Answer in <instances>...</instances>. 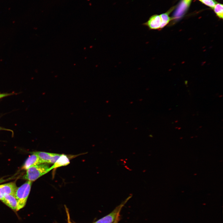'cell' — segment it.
Wrapping results in <instances>:
<instances>
[{
    "label": "cell",
    "mask_w": 223,
    "mask_h": 223,
    "mask_svg": "<svg viewBox=\"0 0 223 223\" xmlns=\"http://www.w3.org/2000/svg\"><path fill=\"white\" fill-rule=\"evenodd\" d=\"M205 5L213 9L215 5L217 3L215 0H199Z\"/></svg>",
    "instance_id": "4fadbf2b"
},
{
    "label": "cell",
    "mask_w": 223,
    "mask_h": 223,
    "mask_svg": "<svg viewBox=\"0 0 223 223\" xmlns=\"http://www.w3.org/2000/svg\"><path fill=\"white\" fill-rule=\"evenodd\" d=\"M13 94L12 93H11L0 94V98L7 96L11 95Z\"/></svg>",
    "instance_id": "9a60e30c"
},
{
    "label": "cell",
    "mask_w": 223,
    "mask_h": 223,
    "mask_svg": "<svg viewBox=\"0 0 223 223\" xmlns=\"http://www.w3.org/2000/svg\"><path fill=\"white\" fill-rule=\"evenodd\" d=\"M190 3L186 0H183L175 13V16L178 18L181 16L190 5Z\"/></svg>",
    "instance_id": "30bf717a"
},
{
    "label": "cell",
    "mask_w": 223,
    "mask_h": 223,
    "mask_svg": "<svg viewBox=\"0 0 223 223\" xmlns=\"http://www.w3.org/2000/svg\"><path fill=\"white\" fill-rule=\"evenodd\" d=\"M161 20L160 15L155 14L151 16L148 20L142 24L149 30H160Z\"/></svg>",
    "instance_id": "5b68a950"
},
{
    "label": "cell",
    "mask_w": 223,
    "mask_h": 223,
    "mask_svg": "<svg viewBox=\"0 0 223 223\" xmlns=\"http://www.w3.org/2000/svg\"><path fill=\"white\" fill-rule=\"evenodd\" d=\"M42 163H43L39 156L37 154L33 153L26 160L22 168L27 170L32 166Z\"/></svg>",
    "instance_id": "8992f818"
},
{
    "label": "cell",
    "mask_w": 223,
    "mask_h": 223,
    "mask_svg": "<svg viewBox=\"0 0 223 223\" xmlns=\"http://www.w3.org/2000/svg\"><path fill=\"white\" fill-rule=\"evenodd\" d=\"M17 188L15 182L0 185V200H1L7 194L14 195Z\"/></svg>",
    "instance_id": "277c9868"
},
{
    "label": "cell",
    "mask_w": 223,
    "mask_h": 223,
    "mask_svg": "<svg viewBox=\"0 0 223 223\" xmlns=\"http://www.w3.org/2000/svg\"><path fill=\"white\" fill-rule=\"evenodd\" d=\"M0 130H8V131H11L12 132H13V131H12L11 130H10V129H5V128H2V127H0Z\"/></svg>",
    "instance_id": "ac0fdd59"
},
{
    "label": "cell",
    "mask_w": 223,
    "mask_h": 223,
    "mask_svg": "<svg viewBox=\"0 0 223 223\" xmlns=\"http://www.w3.org/2000/svg\"><path fill=\"white\" fill-rule=\"evenodd\" d=\"M1 201L12 209L16 211L17 201L14 194H7Z\"/></svg>",
    "instance_id": "52a82bcc"
},
{
    "label": "cell",
    "mask_w": 223,
    "mask_h": 223,
    "mask_svg": "<svg viewBox=\"0 0 223 223\" xmlns=\"http://www.w3.org/2000/svg\"><path fill=\"white\" fill-rule=\"evenodd\" d=\"M131 197H129L110 213L93 223H112L118 216L120 215L122 208Z\"/></svg>",
    "instance_id": "3957f363"
},
{
    "label": "cell",
    "mask_w": 223,
    "mask_h": 223,
    "mask_svg": "<svg viewBox=\"0 0 223 223\" xmlns=\"http://www.w3.org/2000/svg\"><path fill=\"white\" fill-rule=\"evenodd\" d=\"M32 184V181L28 180L21 186L17 188L14 194L18 203L17 211L25 206Z\"/></svg>",
    "instance_id": "7a4b0ae2"
},
{
    "label": "cell",
    "mask_w": 223,
    "mask_h": 223,
    "mask_svg": "<svg viewBox=\"0 0 223 223\" xmlns=\"http://www.w3.org/2000/svg\"><path fill=\"white\" fill-rule=\"evenodd\" d=\"M47 163H42L32 166L26 170L23 178L32 181H34L50 171Z\"/></svg>",
    "instance_id": "6da1fadb"
},
{
    "label": "cell",
    "mask_w": 223,
    "mask_h": 223,
    "mask_svg": "<svg viewBox=\"0 0 223 223\" xmlns=\"http://www.w3.org/2000/svg\"><path fill=\"white\" fill-rule=\"evenodd\" d=\"M33 153L37 154L42 161L43 163H48L55 153L43 151L33 152Z\"/></svg>",
    "instance_id": "9c48e42d"
},
{
    "label": "cell",
    "mask_w": 223,
    "mask_h": 223,
    "mask_svg": "<svg viewBox=\"0 0 223 223\" xmlns=\"http://www.w3.org/2000/svg\"><path fill=\"white\" fill-rule=\"evenodd\" d=\"M70 163V160L68 156L64 154H61L56 162L50 167V169L51 170L54 168L67 165Z\"/></svg>",
    "instance_id": "ba28073f"
},
{
    "label": "cell",
    "mask_w": 223,
    "mask_h": 223,
    "mask_svg": "<svg viewBox=\"0 0 223 223\" xmlns=\"http://www.w3.org/2000/svg\"><path fill=\"white\" fill-rule=\"evenodd\" d=\"M61 154L55 153L54 155L51 157L50 160L48 164H54L59 157H60Z\"/></svg>",
    "instance_id": "5bb4252c"
},
{
    "label": "cell",
    "mask_w": 223,
    "mask_h": 223,
    "mask_svg": "<svg viewBox=\"0 0 223 223\" xmlns=\"http://www.w3.org/2000/svg\"><path fill=\"white\" fill-rule=\"evenodd\" d=\"M5 180L3 179H0V183L4 182L5 181Z\"/></svg>",
    "instance_id": "d6986e66"
},
{
    "label": "cell",
    "mask_w": 223,
    "mask_h": 223,
    "mask_svg": "<svg viewBox=\"0 0 223 223\" xmlns=\"http://www.w3.org/2000/svg\"><path fill=\"white\" fill-rule=\"evenodd\" d=\"M169 13L168 12L160 15L161 20L160 29L165 26L171 20V18L168 15Z\"/></svg>",
    "instance_id": "8fae6325"
},
{
    "label": "cell",
    "mask_w": 223,
    "mask_h": 223,
    "mask_svg": "<svg viewBox=\"0 0 223 223\" xmlns=\"http://www.w3.org/2000/svg\"><path fill=\"white\" fill-rule=\"evenodd\" d=\"M66 211L67 212V216H68V223H72L71 222L70 220V216L69 215V212L67 210V209L66 208Z\"/></svg>",
    "instance_id": "2e32d148"
},
{
    "label": "cell",
    "mask_w": 223,
    "mask_h": 223,
    "mask_svg": "<svg viewBox=\"0 0 223 223\" xmlns=\"http://www.w3.org/2000/svg\"><path fill=\"white\" fill-rule=\"evenodd\" d=\"M120 215H119L117 217L115 220L114 221V222L112 223H118L120 218Z\"/></svg>",
    "instance_id": "e0dca14e"
},
{
    "label": "cell",
    "mask_w": 223,
    "mask_h": 223,
    "mask_svg": "<svg viewBox=\"0 0 223 223\" xmlns=\"http://www.w3.org/2000/svg\"><path fill=\"white\" fill-rule=\"evenodd\" d=\"M223 5L220 3H217L213 9L217 15L220 18H223Z\"/></svg>",
    "instance_id": "7c38bea8"
}]
</instances>
